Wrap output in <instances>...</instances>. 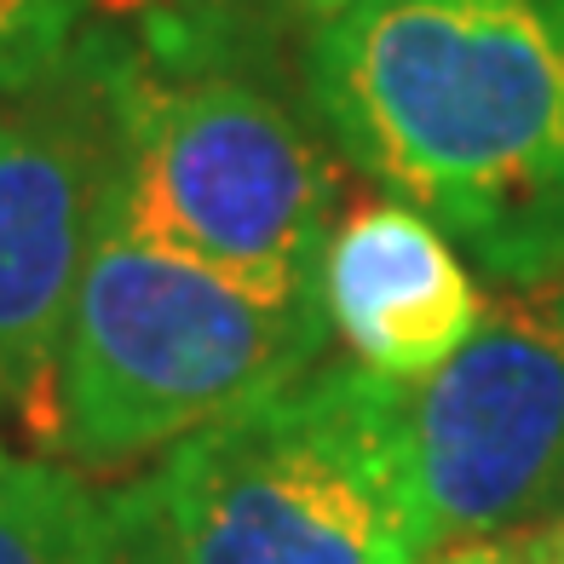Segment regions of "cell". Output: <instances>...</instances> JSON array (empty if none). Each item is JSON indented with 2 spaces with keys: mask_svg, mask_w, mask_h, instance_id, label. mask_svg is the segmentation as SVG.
<instances>
[{
  "mask_svg": "<svg viewBox=\"0 0 564 564\" xmlns=\"http://www.w3.org/2000/svg\"><path fill=\"white\" fill-rule=\"evenodd\" d=\"M282 7H294V12H305V18H335V12H346L351 7V0H282Z\"/></svg>",
  "mask_w": 564,
  "mask_h": 564,
  "instance_id": "obj_12",
  "label": "cell"
},
{
  "mask_svg": "<svg viewBox=\"0 0 564 564\" xmlns=\"http://www.w3.org/2000/svg\"><path fill=\"white\" fill-rule=\"evenodd\" d=\"M87 0H0V105L35 93L82 53Z\"/></svg>",
  "mask_w": 564,
  "mask_h": 564,
  "instance_id": "obj_9",
  "label": "cell"
},
{
  "mask_svg": "<svg viewBox=\"0 0 564 564\" xmlns=\"http://www.w3.org/2000/svg\"><path fill=\"white\" fill-rule=\"evenodd\" d=\"M116 501L82 473L0 444V564H110Z\"/></svg>",
  "mask_w": 564,
  "mask_h": 564,
  "instance_id": "obj_8",
  "label": "cell"
},
{
  "mask_svg": "<svg viewBox=\"0 0 564 564\" xmlns=\"http://www.w3.org/2000/svg\"><path fill=\"white\" fill-rule=\"evenodd\" d=\"M312 98L478 271L564 276V0H351L312 41Z\"/></svg>",
  "mask_w": 564,
  "mask_h": 564,
  "instance_id": "obj_1",
  "label": "cell"
},
{
  "mask_svg": "<svg viewBox=\"0 0 564 564\" xmlns=\"http://www.w3.org/2000/svg\"><path fill=\"white\" fill-rule=\"evenodd\" d=\"M426 564H512V547H490V542H460L438 558H426Z\"/></svg>",
  "mask_w": 564,
  "mask_h": 564,
  "instance_id": "obj_11",
  "label": "cell"
},
{
  "mask_svg": "<svg viewBox=\"0 0 564 564\" xmlns=\"http://www.w3.org/2000/svg\"><path fill=\"white\" fill-rule=\"evenodd\" d=\"M116 127L110 230L208 271L260 305H323L335 167L265 87L219 69L105 53Z\"/></svg>",
  "mask_w": 564,
  "mask_h": 564,
  "instance_id": "obj_3",
  "label": "cell"
},
{
  "mask_svg": "<svg viewBox=\"0 0 564 564\" xmlns=\"http://www.w3.org/2000/svg\"><path fill=\"white\" fill-rule=\"evenodd\" d=\"M0 415H7V409H0Z\"/></svg>",
  "mask_w": 564,
  "mask_h": 564,
  "instance_id": "obj_14",
  "label": "cell"
},
{
  "mask_svg": "<svg viewBox=\"0 0 564 564\" xmlns=\"http://www.w3.org/2000/svg\"><path fill=\"white\" fill-rule=\"evenodd\" d=\"M185 564H426L403 380L305 369L144 473Z\"/></svg>",
  "mask_w": 564,
  "mask_h": 564,
  "instance_id": "obj_2",
  "label": "cell"
},
{
  "mask_svg": "<svg viewBox=\"0 0 564 564\" xmlns=\"http://www.w3.org/2000/svg\"><path fill=\"white\" fill-rule=\"evenodd\" d=\"M323 317L387 380H421L473 340L484 294L460 248L398 196L364 202L323 253Z\"/></svg>",
  "mask_w": 564,
  "mask_h": 564,
  "instance_id": "obj_7",
  "label": "cell"
},
{
  "mask_svg": "<svg viewBox=\"0 0 564 564\" xmlns=\"http://www.w3.org/2000/svg\"><path fill=\"white\" fill-rule=\"evenodd\" d=\"M512 564H519V553H512Z\"/></svg>",
  "mask_w": 564,
  "mask_h": 564,
  "instance_id": "obj_13",
  "label": "cell"
},
{
  "mask_svg": "<svg viewBox=\"0 0 564 564\" xmlns=\"http://www.w3.org/2000/svg\"><path fill=\"white\" fill-rule=\"evenodd\" d=\"M323 335V305H260L105 225L69 300L41 444L87 473L133 467L300 380Z\"/></svg>",
  "mask_w": 564,
  "mask_h": 564,
  "instance_id": "obj_4",
  "label": "cell"
},
{
  "mask_svg": "<svg viewBox=\"0 0 564 564\" xmlns=\"http://www.w3.org/2000/svg\"><path fill=\"white\" fill-rule=\"evenodd\" d=\"M438 542H484L564 496V276L507 289L473 340L403 380Z\"/></svg>",
  "mask_w": 564,
  "mask_h": 564,
  "instance_id": "obj_5",
  "label": "cell"
},
{
  "mask_svg": "<svg viewBox=\"0 0 564 564\" xmlns=\"http://www.w3.org/2000/svg\"><path fill=\"white\" fill-rule=\"evenodd\" d=\"M110 501H116V553H110V564H185L144 478H133Z\"/></svg>",
  "mask_w": 564,
  "mask_h": 564,
  "instance_id": "obj_10",
  "label": "cell"
},
{
  "mask_svg": "<svg viewBox=\"0 0 564 564\" xmlns=\"http://www.w3.org/2000/svg\"><path fill=\"white\" fill-rule=\"evenodd\" d=\"M116 127L105 46L0 105V409L41 438L69 300L105 237Z\"/></svg>",
  "mask_w": 564,
  "mask_h": 564,
  "instance_id": "obj_6",
  "label": "cell"
}]
</instances>
